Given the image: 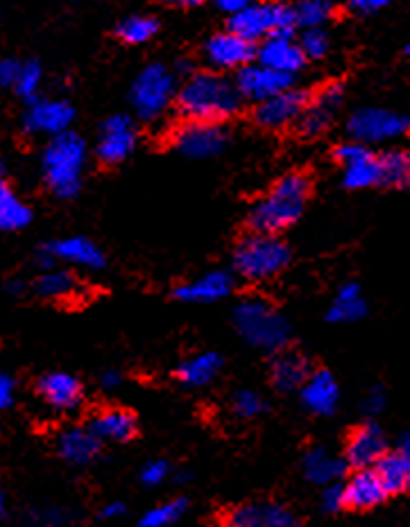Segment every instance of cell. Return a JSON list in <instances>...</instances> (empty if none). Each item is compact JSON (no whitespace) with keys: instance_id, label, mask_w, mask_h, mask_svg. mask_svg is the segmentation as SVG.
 Segmentation results:
<instances>
[{"instance_id":"6da1fadb","label":"cell","mask_w":410,"mask_h":527,"mask_svg":"<svg viewBox=\"0 0 410 527\" xmlns=\"http://www.w3.org/2000/svg\"><path fill=\"white\" fill-rule=\"evenodd\" d=\"M177 109L184 120L222 123L241 111L243 95L234 80H227L220 71L191 73L177 89Z\"/></svg>"},{"instance_id":"7a4b0ae2","label":"cell","mask_w":410,"mask_h":527,"mask_svg":"<svg viewBox=\"0 0 410 527\" xmlns=\"http://www.w3.org/2000/svg\"><path fill=\"white\" fill-rule=\"evenodd\" d=\"M311 195V179L304 172H290L268 190L247 213V227L261 233H281L302 218Z\"/></svg>"},{"instance_id":"3957f363","label":"cell","mask_w":410,"mask_h":527,"mask_svg":"<svg viewBox=\"0 0 410 527\" xmlns=\"http://www.w3.org/2000/svg\"><path fill=\"white\" fill-rule=\"evenodd\" d=\"M87 143L80 134L68 129L57 136H50L41 154V168L50 193L59 200H73L82 188L84 166H87Z\"/></svg>"},{"instance_id":"277c9868","label":"cell","mask_w":410,"mask_h":527,"mask_svg":"<svg viewBox=\"0 0 410 527\" xmlns=\"http://www.w3.org/2000/svg\"><path fill=\"white\" fill-rule=\"evenodd\" d=\"M234 272L247 283H263L279 276L290 263V247L279 233L252 231L234 249Z\"/></svg>"},{"instance_id":"5b68a950","label":"cell","mask_w":410,"mask_h":527,"mask_svg":"<svg viewBox=\"0 0 410 527\" xmlns=\"http://www.w3.org/2000/svg\"><path fill=\"white\" fill-rule=\"evenodd\" d=\"M234 326L247 344L261 351L277 353L290 340L288 319L263 297H245L234 308Z\"/></svg>"},{"instance_id":"8992f818","label":"cell","mask_w":410,"mask_h":527,"mask_svg":"<svg viewBox=\"0 0 410 527\" xmlns=\"http://www.w3.org/2000/svg\"><path fill=\"white\" fill-rule=\"evenodd\" d=\"M297 28L300 25H297L293 3H254L229 16V30L252 43L268 39L272 34L293 37Z\"/></svg>"},{"instance_id":"52a82bcc","label":"cell","mask_w":410,"mask_h":527,"mask_svg":"<svg viewBox=\"0 0 410 527\" xmlns=\"http://www.w3.org/2000/svg\"><path fill=\"white\" fill-rule=\"evenodd\" d=\"M175 71L166 64H148L132 84V107L141 120H157L177 98Z\"/></svg>"},{"instance_id":"ba28073f","label":"cell","mask_w":410,"mask_h":527,"mask_svg":"<svg viewBox=\"0 0 410 527\" xmlns=\"http://www.w3.org/2000/svg\"><path fill=\"white\" fill-rule=\"evenodd\" d=\"M410 132V118L390 109L363 107L347 120V134L365 145L395 141Z\"/></svg>"},{"instance_id":"9c48e42d","label":"cell","mask_w":410,"mask_h":527,"mask_svg":"<svg viewBox=\"0 0 410 527\" xmlns=\"http://www.w3.org/2000/svg\"><path fill=\"white\" fill-rule=\"evenodd\" d=\"M173 145L179 154L189 159H211L225 150L227 132L220 123L186 120L173 132Z\"/></svg>"},{"instance_id":"30bf717a","label":"cell","mask_w":410,"mask_h":527,"mask_svg":"<svg viewBox=\"0 0 410 527\" xmlns=\"http://www.w3.org/2000/svg\"><path fill=\"white\" fill-rule=\"evenodd\" d=\"M311 95L304 89H290L281 91L277 95L256 102L254 107V123L263 129H286L290 125H297V120L302 118L304 109L309 107Z\"/></svg>"},{"instance_id":"8fae6325","label":"cell","mask_w":410,"mask_h":527,"mask_svg":"<svg viewBox=\"0 0 410 527\" xmlns=\"http://www.w3.org/2000/svg\"><path fill=\"white\" fill-rule=\"evenodd\" d=\"M136 143H139V132H136L134 120L130 116L116 114L107 118L100 127L96 157L105 166H118V163L132 157Z\"/></svg>"},{"instance_id":"7c38bea8","label":"cell","mask_w":410,"mask_h":527,"mask_svg":"<svg viewBox=\"0 0 410 527\" xmlns=\"http://www.w3.org/2000/svg\"><path fill=\"white\" fill-rule=\"evenodd\" d=\"M202 55L213 71H238L256 59V43L243 39L234 30H225L204 43Z\"/></svg>"},{"instance_id":"4fadbf2b","label":"cell","mask_w":410,"mask_h":527,"mask_svg":"<svg viewBox=\"0 0 410 527\" xmlns=\"http://www.w3.org/2000/svg\"><path fill=\"white\" fill-rule=\"evenodd\" d=\"M75 120V109L71 102L55 100V98H34L25 111L23 125L30 134L57 136L68 132Z\"/></svg>"},{"instance_id":"5bb4252c","label":"cell","mask_w":410,"mask_h":527,"mask_svg":"<svg viewBox=\"0 0 410 527\" xmlns=\"http://www.w3.org/2000/svg\"><path fill=\"white\" fill-rule=\"evenodd\" d=\"M236 86L238 91H241L243 100H250V102H261L270 98V95H277L281 91H286L293 86L295 77L293 75H286V73H279L275 68H268L263 64H247L243 68H238L236 71Z\"/></svg>"},{"instance_id":"9a60e30c","label":"cell","mask_w":410,"mask_h":527,"mask_svg":"<svg viewBox=\"0 0 410 527\" xmlns=\"http://www.w3.org/2000/svg\"><path fill=\"white\" fill-rule=\"evenodd\" d=\"M37 394L50 410L57 414H71L82 405L84 387L66 371H53L37 380Z\"/></svg>"},{"instance_id":"2e32d148","label":"cell","mask_w":410,"mask_h":527,"mask_svg":"<svg viewBox=\"0 0 410 527\" xmlns=\"http://www.w3.org/2000/svg\"><path fill=\"white\" fill-rule=\"evenodd\" d=\"M345 98V89L340 84H329L315 95V98L309 102V107L304 109L302 118L297 120V129L300 134L306 138L320 136L329 129V125L336 118V111L343 105Z\"/></svg>"},{"instance_id":"e0dca14e","label":"cell","mask_w":410,"mask_h":527,"mask_svg":"<svg viewBox=\"0 0 410 527\" xmlns=\"http://www.w3.org/2000/svg\"><path fill=\"white\" fill-rule=\"evenodd\" d=\"M236 288V279L232 272L213 270L198 276V279L177 285L173 297L184 304H213V301L227 299Z\"/></svg>"},{"instance_id":"ac0fdd59","label":"cell","mask_w":410,"mask_h":527,"mask_svg":"<svg viewBox=\"0 0 410 527\" xmlns=\"http://www.w3.org/2000/svg\"><path fill=\"white\" fill-rule=\"evenodd\" d=\"M256 62L275 68L279 73L293 75L300 73L306 64V55L300 46V41L293 37H281V34H272V37L259 41L256 48Z\"/></svg>"},{"instance_id":"d6986e66","label":"cell","mask_w":410,"mask_h":527,"mask_svg":"<svg viewBox=\"0 0 410 527\" xmlns=\"http://www.w3.org/2000/svg\"><path fill=\"white\" fill-rule=\"evenodd\" d=\"M388 453L386 433L377 423H363L358 426L347 439L345 460L354 469H367V466L377 464L383 455Z\"/></svg>"},{"instance_id":"ffe728a7","label":"cell","mask_w":410,"mask_h":527,"mask_svg":"<svg viewBox=\"0 0 410 527\" xmlns=\"http://www.w3.org/2000/svg\"><path fill=\"white\" fill-rule=\"evenodd\" d=\"M343 489H345V507L358 509V512L379 507L383 500L390 496V491L386 489V485H383V480L379 478L374 466L356 469L354 475H349V480L345 482Z\"/></svg>"},{"instance_id":"44dd1931","label":"cell","mask_w":410,"mask_h":527,"mask_svg":"<svg viewBox=\"0 0 410 527\" xmlns=\"http://www.w3.org/2000/svg\"><path fill=\"white\" fill-rule=\"evenodd\" d=\"M300 396L306 410L318 414V417H331L340 401L338 380L327 369L311 371V376L300 387Z\"/></svg>"},{"instance_id":"7402d4cb","label":"cell","mask_w":410,"mask_h":527,"mask_svg":"<svg viewBox=\"0 0 410 527\" xmlns=\"http://www.w3.org/2000/svg\"><path fill=\"white\" fill-rule=\"evenodd\" d=\"M227 523L234 527H293L297 516L277 503H245L227 514Z\"/></svg>"},{"instance_id":"603a6c76","label":"cell","mask_w":410,"mask_h":527,"mask_svg":"<svg viewBox=\"0 0 410 527\" xmlns=\"http://www.w3.org/2000/svg\"><path fill=\"white\" fill-rule=\"evenodd\" d=\"M46 249L55 256V261L68 263L82 270H102L105 267V254L102 249L93 243V240L84 236H71V238H59L48 243Z\"/></svg>"},{"instance_id":"cb8c5ba5","label":"cell","mask_w":410,"mask_h":527,"mask_svg":"<svg viewBox=\"0 0 410 527\" xmlns=\"http://www.w3.org/2000/svg\"><path fill=\"white\" fill-rule=\"evenodd\" d=\"M311 362L302 353L281 349L270 362V383L279 392H295L304 385V380L311 376Z\"/></svg>"},{"instance_id":"d4e9b609","label":"cell","mask_w":410,"mask_h":527,"mask_svg":"<svg viewBox=\"0 0 410 527\" xmlns=\"http://www.w3.org/2000/svg\"><path fill=\"white\" fill-rule=\"evenodd\" d=\"M102 439L91 428H66L57 437V453L64 462L82 466L98 457Z\"/></svg>"},{"instance_id":"484cf974","label":"cell","mask_w":410,"mask_h":527,"mask_svg":"<svg viewBox=\"0 0 410 527\" xmlns=\"http://www.w3.org/2000/svg\"><path fill=\"white\" fill-rule=\"evenodd\" d=\"M89 428L102 442H130L139 433V421L130 410L107 408L91 419Z\"/></svg>"},{"instance_id":"4316f807","label":"cell","mask_w":410,"mask_h":527,"mask_svg":"<svg viewBox=\"0 0 410 527\" xmlns=\"http://www.w3.org/2000/svg\"><path fill=\"white\" fill-rule=\"evenodd\" d=\"M302 471L306 475V480L313 482V485H331V482H338L343 478L347 471V460L343 457L333 455L327 448H311L309 453L304 455L302 460Z\"/></svg>"},{"instance_id":"83f0119b","label":"cell","mask_w":410,"mask_h":527,"mask_svg":"<svg viewBox=\"0 0 410 527\" xmlns=\"http://www.w3.org/2000/svg\"><path fill=\"white\" fill-rule=\"evenodd\" d=\"M222 369V358L216 351H204L193 356L189 360H184L182 365L177 367L175 376L182 385L186 387H207L209 383L218 378Z\"/></svg>"},{"instance_id":"f1b7e54d","label":"cell","mask_w":410,"mask_h":527,"mask_svg":"<svg viewBox=\"0 0 410 527\" xmlns=\"http://www.w3.org/2000/svg\"><path fill=\"white\" fill-rule=\"evenodd\" d=\"M367 315V304L363 299L361 285L358 283H345L340 285L336 299L327 313V319L333 324H354L361 322V319Z\"/></svg>"},{"instance_id":"f546056e","label":"cell","mask_w":410,"mask_h":527,"mask_svg":"<svg viewBox=\"0 0 410 527\" xmlns=\"http://www.w3.org/2000/svg\"><path fill=\"white\" fill-rule=\"evenodd\" d=\"M32 222V211L14 190L0 181V233L21 231Z\"/></svg>"},{"instance_id":"4dcf8cb0","label":"cell","mask_w":410,"mask_h":527,"mask_svg":"<svg viewBox=\"0 0 410 527\" xmlns=\"http://www.w3.org/2000/svg\"><path fill=\"white\" fill-rule=\"evenodd\" d=\"M80 283L71 272L57 270V267H50V270H41V274L34 279V292L41 295L44 299L62 301L71 299L78 292Z\"/></svg>"},{"instance_id":"1f68e13d","label":"cell","mask_w":410,"mask_h":527,"mask_svg":"<svg viewBox=\"0 0 410 527\" xmlns=\"http://www.w3.org/2000/svg\"><path fill=\"white\" fill-rule=\"evenodd\" d=\"M374 469H377L379 478L383 480V485H386L390 494L410 489V460L401 451L386 453L374 464Z\"/></svg>"},{"instance_id":"d6a6232c","label":"cell","mask_w":410,"mask_h":527,"mask_svg":"<svg viewBox=\"0 0 410 527\" xmlns=\"http://www.w3.org/2000/svg\"><path fill=\"white\" fill-rule=\"evenodd\" d=\"M381 184L388 188L410 186V150H390L379 157Z\"/></svg>"},{"instance_id":"836d02e7","label":"cell","mask_w":410,"mask_h":527,"mask_svg":"<svg viewBox=\"0 0 410 527\" xmlns=\"http://www.w3.org/2000/svg\"><path fill=\"white\" fill-rule=\"evenodd\" d=\"M343 184L349 190H363L381 184V168H379V157H374L370 152L367 157L358 159L349 166H343Z\"/></svg>"},{"instance_id":"e575fe53","label":"cell","mask_w":410,"mask_h":527,"mask_svg":"<svg viewBox=\"0 0 410 527\" xmlns=\"http://www.w3.org/2000/svg\"><path fill=\"white\" fill-rule=\"evenodd\" d=\"M295 16L300 28H322L336 14V0H295Z\"/></svg>"},{"instance_id":"d590c367","label":"cell","mask_w":410,"mask_h":527,"mask_svg":"<svg viewBox=\"0 0 410 527\" xmlns=\"http://www.w3.org/2000/svg\"><path fill=\"white\" fill-rule=\"evenodd\" d=\"M159 32V21L155 16H127L121 23H118L116 34L118 39L130 43V46H141V43H148L150 39H155V34Z\"/></svg>"},{"instance_id":"8d00e7d4","label":"cell","mask_w":410,"mask_h":527,"mask_svg":"<svg viewBox=\"0 0 410 527\" xmlns=\"http://www.w3.org/2000/svg\"><path fill=\"white\" fill-rule=\"evenodd\" d=\"M186 509H189V503H186L184 498L168 500V503H161L157 507H152L150 512H145L139 525L141 527H168V525L177 523L179 518L186 514Z\"/></svg>"},{"instance_id":"74e56055","label":"cell","mask_w":410,"mask_h":527,"mask_svg":"<svg viewBox=\"0 0 410 527\" xmlns=\"http://www.w3.org/2000/svg\"><path fill=\"white\" fill-rule=\"evenodd\" d=\"M229 408H232L234 417L250 421V419H256V417H259V414L266 412L268 403H266V399H263V396L259 392H254V390H238L232 396V405H229Z\"/></svg>"},{"instance_id":"f35d334b","label":"cell","mask_w":410,"mask_h":527,"mask_svg":"<svg viewBox=\"0 0 410 527\" xmlns=\"http://www.w3.org/2000/svg\"><path fill=\"white\" fill-rule=\"evenodd\" d=\"M41 82H44V71H41V66L37 62H23L14 91L19 93L21 98L32 102L34 98H37Z\"/></svg>"},{"instance_id":"ab89813d","label":"cell","mask_w":410,"mask_h":527,"mask_svg":"<svg viewBox=\"0 0 410 527\" xmlns=\"http://www.w3.org/2000/svg\"><path fill=\"white\" fill-rule=\"evenodd\" d=\"M300 46L306 59H322L329 53V34L322 28H304L300 37Z\"/></svg>"},{"instance_id":"60d3db41","label":"cell","mask_w":410,"mask_h":527,"mask_svg":"<svg viewBox=\"0 0 410 527\" xmlns=\"http://www.w3.org/2000/svg\"><path fill=\"white\" fill-rule=\"evenodd\" d=\"M370 154V148H367L365 143L361 141H347V143H340L336 152H333V157H336V161L340 163V166H349V163H354L358 159H363Z\"/></svg>"},{"instance_id":"b9f144b4","label":"cell","mask_w":410,"mask_h":527,"mask_svg":"<svg viewBox=\"0 0 410 527\" xmlns=\"http://www.w3.org/2000/svg\"><path fill=\"white\" fill-rule=\"evenodd\" d=\"M320 505L327 514H336L340 509L345 507V489L338 482H331V485H324L322 496H320Z\"/></svg>"},{"instance_id":"7bdbcfd3","label":"cell","mask_w":410,"mask_h":527,"mask_svg":"<svg viewBox=\"0 0 410 527\" xmlns=\"http://www.w3.org/2000/svg\"><path fill=\"white\" fill-rule=\"evenodd\" d=\"M168 475H170V466H168V462H164V460H155V462H148V464L143 466L141 480H143V485H145V487H159V485H164Z\"/></svg>"},{"instance_id":"ee69618b","label":"cell","mask_w":410,"mask_h":527,"mask_svg":"<svg viewBox=\"0 0 410 527\" xmlns=\"http://www.w3.org/2000/svg\"><path fill=\"white\" fill-rule=\"evenodd\" d=\"M23 62L12 57H3L0 59V89H14L16 80H19Z\"/></svg>"},{"instance_id":"f6af8a7d","label":"cell","mask_w":410,"mask_h":527,"mask_svg":"<svg viewBox=\"0 0 410 527\" xmlns=\"http://www.w3.org/2000/svg\"><path fill=\"white\" fill-rule=\"evenodd\" d=\"M383 408H386V392L383 387H372L363 401V410L367 414H379Z\"/></svg>"},{"instance_id":"bcb514c9","label":"cell","mask_w":410,"mask_h":527,"mask_svg":"<svg viewBox=\"0 0 410 527\" xmlns=\"http://www.w3.org/2000/svg\"><path fill=\"white\" fill-rule=\"evenodd\" d=\"M14 396H16L14 378L7 376V374H0V412L12 408Z\"/></svg>"},{"instance_id":"7dc6e473","label":"cell","mask_w":410,"mask_h":527,"mask_svg":"<svg viewBox=\"0 0 410 527\" xmlns=\"http://www.w3.org/2000/svg\"><path fill=\"white\" fill-rule=\"evenodd\" d=\"M347 5L354 14L367 16V14H374V12L383 10V7L390 5V0H349Z\"/></svg>"},{"instance_id":"c3c4849f","label":"cell","mask_w":410,"mask_h":527,"mask_svg":"<svg viewBox=\"0 0 410 527\" xmlns=\"http://www.w3.org/2000/svg\"><path fill=\"white\" fill-rule=\"evenodd\" d=\"M213 3H216L218 10H222L225 14L232 16V14H236V12L245 10V7L254 5L256 0H213Z\"/></svg>"},{"instance_id":"681fc988","label":"cell","mask_w":410,"mask_h":527,"mask_svg":"<svg viewBox=\"0 0 410 527\" xmlns=\"http://www.w3.org/2000/svg\"><path fill=\"white\" fill-rule=\"evenodd\" d=\"M100 385L105 387V390H116V387L121 385V374H118V371H105L100 378Z\"/></svg>"},{"instance_id":"f907efd6","label":"cell","mask_w":410,"mask_h":527,"mask_svg":"<svg viewBox=\"0 0 410 527\" xmlns=\"http://www.w3.org/2000/svg\"><path fill=\"white\" fill-rule=\"evenodd\" d=\"M125 512H127V509H125L123 503H109V505L102 507L100 516L102 518H121V516H125Z\"/></svg>"},{"instance_id":"816d5d0a","label":"cell","mask_w":410,"mask_h":527,"mask_svg":"<svg viewBox=\"0 0 410 527\" xmlns=\"http://www.w3.org/2000/svg\"><path fill=\"white\" fill-rule=\"evenodd\" d=\"M168 5L173 7H182V10H186V7H198L200 3H204V0H166Z\"/></svg>"},{"instance_id":"f5cc1de1","label":"cell","mask_w":410,"mask_h":527,"mask_svg":"<svg viewBox=\"0 0 410 527\" xmlns=\"http://www.w3.org/2000/svg\"><path fill=\"white\" fill-rule=\"evenodd\" d=\"M23 290H25V285L21 279H12L10 283H7V292H10V295H23Z\"/></svg>"},{"instance_id":"db71d44e","label":"cell","mask_w":410,"mask_h":527,"mask_svg":"<svg viewBox=\"0 0 410 527\" xmlns=\"http://www.w3.org/2000/svg\"><path fill=\"white\" fill-rule=\"evenodd\" d=\"M399 451L404 453L408 460H410V433H406L404 437H401V442H399Z\"/></svg>"},{"instance_id":"11a10c76","label":"cell","mask_w":410,"mask_h":527,"mask_svg":"<svg viewBox=\"0 0 410 527\" xmlns=\"http://www.w3.org/2000/svg\"><path fill=\"white\" fill-rule=\"evenodd\" d=\"M177 73H179V75H186V77H189V75L193 73V66H191V62H179V64H177Z\"/></svg>"},{"instance_id":"9f6ffc18","label":"cell","mask_w":410,"mask_h":527,"mask_svg":"<svg viewBox=\"0 0 410 527\" xmlns=\"http://www.w3.org/2000/svg\"><path fill=\"white\" fill-rule=\"evenodd\" d=\"M3 512H5V496L3 491H0V518H3Z\"/></svg>"},{"instance_id":"6f0895ef","label":"cell","mask_w":410,"mask_h":527,"mask_svg":"<svg viewBox=\"0 0 410 527\" xmlns=\"http://www.w3.org/2000/svg\"><path fill=\"white\" fill-rule=\"evenodd\" d=\"M3 172H5V170H3V163H0V181H3Z\"/></svg>"},{"instance_id":"680465c9","label":"cell","mask_w":410,"mask_h":527,"mask_svg":"<svg viewBox=\"0 0 410 527\" xmlns=\"http://www.w3.org/2000/svg\"><path fill=\"white\" fill-rule=\"evenodd\" d=\"M406 55H410V41L406 43Z\"/></svg>"}]
</instances>
